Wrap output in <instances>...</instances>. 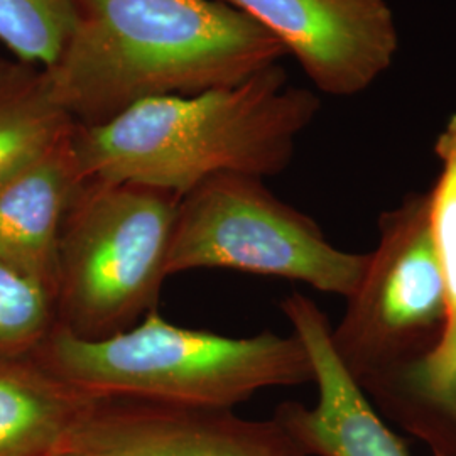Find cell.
Masks as SVG:
<instances>
[{"instance_id":"cell-8","label":"cell","mask_w":456,"mask_h":456,"mask_svg":"<svg viewBox=\"0 0 456 456\" xmlns=\"http://www.w3.org/2000/svg\"><path fill=\"white\" fill-rule=\"evenodd\" d=\"M75 456H308L274 418L233 409L94 399L69 452Z\"/></svg>"},{"instance_id":"cell-5","label":"cell","mask_w":456,"mask_h":456,"mask_svg":"<svg viewBox=\"0 0 456 456\" xmlns=\"http://www.w3.org/2000/svg\"><path fill=\"white\" fill-rule=\"evenodd\" d=\"M367 264L369 254L330 244L311 216L279 200L262 178L230 173L181 198L167 276L228 269L303 282L348 299Z\"/></svg>"},{"instance_id":"cell-11","label":"cell","mask_w":456,"mask_h":456,"mask_svg":"<svg viewBox=\"0 0 456 456\" xmlns=\"http://www.w3.org/2000/svg\"><path fill=\"white\" fill-rule=\"evenodd\" d=\"M95 397L33 359H0V456H61Z\"/></svg>"},{"instance_id":"cell-7","label":"cell","mask_w":456,"mask_h":456,"mask_svg":"<svg viewBox=\"0 0 456 456\" xmlns=\"http://www.w3.org/2000/svg\"><path fill=\"white\" fill-rule=\"evenodd\" d=\"M252 17L293 54L326 95L367 90L399 51L386 0H220Z\"/></svg>"},{"instance_id":"cell-3","label":"cell","mask_w":456,"mask_h":456,"mask_svg":"<svg viewBox=\"0 0 456 456\" xmlns=\"http://www.w3.org/2000/svg\"><path fill=\"white\" fill-rule=\"evenodd\" d=\"M33 360L95 399L186 408L233 409L262 389L313 382L310 355L294 333L235 338L169 323L158 310L103 340L56 326Z\"/></svg>"},{"instance_id":"cell-14","label":"cell","mask_w":456,"mask_h":456,"mask_svg":"<svg viewBox=\"0 0 456 456\" xmlns=\"http://www.w3.org/2000/svg\"><path fill=\"white\" fill-rule=\"evenodd\" d=\"M56 326L54 284L0 257V359H33Z\"/></svg>"},{"instance_id":"cell-12","label":"cell","mask_w":456,"mask_h":456,"mask_svg":"<svg viewBox=\"0 0 456 456\" xmlns=\"http://www.w3.org/2000/svg\"><path fill=\"white\" fill-rule=\"evenodd\" d=\"M379 414L421 441L433 456H456V357L446 365L414 362L363 382Z\"/></svg>"},{"instance_id":"cell-17","label":"cell","mask_w":456,"mask_h":456,"mask_svg":"<svg viewBox=\"0 0 456 456\" xmlns=\"http://www.w3.org/2000/svg\"><path fill=\"white\" fill-rule=\"evenodd\" d=\"M61 456H75V455H71V453H66V455H61Z\"/></svg>"},{"instance_id":"cell-16","label":"cell","mask_w":456,"mask_h":456,"mask_svg":"<svg viewBox=\"0 0 456 456\" xmlns=\"http://www.w3.org/2000/svg\"><path fill=\"white\" fill-rule=\"evenodd\" d=\"M78 20V0H0V41L24 63L53 65Z\"/></svg>"},{"instance_id":"cell-9","label":"cell","mask_w":456,"mask_h":456,"mask_svg":"<svg viewBox=\"0 0 456 456\" xmlns=\"http://www.w3.org/2000/svg\"><path fill=\"white\" fill-rule=\"evenodd\" d=\"M279 306L310 355L318 389L313 406L286 401L274 409L291 440L308 456H411L337 357L325 313L297 291Z\"/></svg>"},{"instance_id":"cell-2","label":"cell","mask_w":456,"mask_h":456,"mask_svg":"<svg viewBox=\"0 0 456 456\" xmlns=\"http://www.w3.org/2000/svg\"><path fill=\"white\" fill-rule=\"evenodd\" d=\"M320 107L277 63L193 97L144 100L103 126H75L71 144L83 180L135 183L183 198L218 175L264 180L282 173Z\"/></svg>"},{"instance_id":"cell-4","label":"cell","mask_w":456,"mask_h":456,"mask_svg":"<svg viewBox=\"0 0 456 456\" xmlns=\"http://www.w3.org/2000/svg\"><path fill=\"white\" fill-rule=\"evenodd\" d=\"M180 200L135 183L83 181L56 250L61 330L103 340L158 310Z\"/></svg>"},{"instance_id":"cell-1","label":"cell","mask_w":456,"mask_h":456,"mask_svg":"<svg viewBox=\"0 0 456 456\" xmlns=\"http://www.w3.org/2000/svg\"><path fill=\"white\" fill-rule=\"evenodd\" d=\"M286 54L220 0H78L77 26L45 73L71 122L95 127L144 100L244 82Z\"/></svg>"},{"instance_id":"cell-10","label":"cell","mask_w":456,"mask_h":456,"mask_svg":"<svg viewBox=\"0 0 456 456\" xmlns=\"http://www.w3.org/2000/svg\"><path fill=\"white\" fill-rule=\"evenodd\" d=\"M71 131L0 181V257L31 269L53 284L63 220L85 181Z\"/></svg>"},{"instance_id":"cell-15","label":"cell","mask_w":456,"mask_h":456,"mask_svg":"<svg viewBox=\"0 0 456 456\" xmlns=\"http://www.w3.org/2000/svg\"><path fill=\"white\" fill-rule=\"evenodd\" d=\"M440 175L429 195V224L446 286L448 318L441 342L433 354L419 360L441 367L456 357V114L452 115L435 142Z\"/></svg>"},{"instance_id":"cell-6","label":"cell","mask_w":456,"mask_h":456,"mask_svg":"<svg viewBox=\"0 0 456 456\" xmlns=\"http://www.w3.org/2000/svg\"><path fill=\"white\" fill-rule=\"evenodd\" d=\"M446 286L429 224V195L409 193L379 216V244L346 299L331 345L345 370L369 379L419 362L441 342Z\"/></svg>"},{"instance_id":"cell-13","label":"cell","mask_w":456,"mask_h":456,"mask_svg":"<svg viewBox=\"0 0 456 456\" xmlns=\"http://www.w3.org/2000/svg\"><path fill=\"white\" fill-rule=\"evenodd\" d=\"M73 126L53 100L45 68L0 61V181L61 141Z\"/></svg>"}]
</instances>
